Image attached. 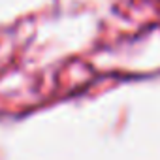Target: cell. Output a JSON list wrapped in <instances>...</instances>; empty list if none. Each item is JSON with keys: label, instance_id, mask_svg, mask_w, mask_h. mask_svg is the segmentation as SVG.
Instances as JSON below:
<instances>
[]
</instances>
